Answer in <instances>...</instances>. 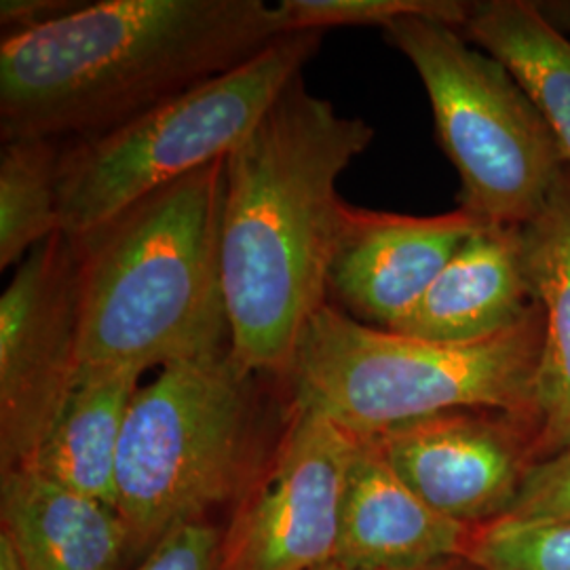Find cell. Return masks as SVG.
Instances as JSON below:
<instances>
[{"label":"cell","mask_w":570,"mask_h":570,"mask_svg":"<svg viewBox=\"0 0 570 570\" xmlns=\"http://www.w3.org/2000/svg\"><path fill=\"white\" fill-rule=\"evenodd\" d=\"M63 142L20 138L0 150V268L20 266L60 233Z\"/></svg>","instance_id":"18"},{"label":"cell","mask_w":570,"mask_h":570,"mask_svg":"<svg viewBox=\"0 0 570 570\" xmlns=\"http://www.w3.org/2000/svg\"><path fill=\"white\" fill-rule=\"evenodd\" d=\"M287 32L346 26L389 28L404 18H428L463 28L471 2L463 0H282Z\"/></svg>","instance_id":"20"},{"label":"cell","mask_w":570,"mask_h":570,"mask_svg":"<svg viewBox=\"0 0 570 570\" xmlns=\"http://www.w3.org/2000/svg\"><path fill=\"white\" fill-rule=\"evenodd\" d=\"M81 0H2L0 2V30L2 39L26 35L61 20L77 9Z\"/></svg>","instance_id":"23"},{"label":"cell","mask_w":570,"mask_h":570,"mask_svg":"<svg viewBox=\"0 0 570 570\" xmlns=\"http://www.w3.org/2000/svg\"><path fill=\"white\" fill-rule=\"evenodd\" d=\"M518 522H570V452L530 469L518 499L503 515Z\"/></svg>","instance_id":"21"},{"label":"cell","mask_w":570,"mask_h":570,"mask_svg":"<svg viewBox=\"0 0 570 570\" xmlns=\"http://www.w3.org/2000/svg\"><path fill=\"white\" fill-rule=\"evenodd\" d=\"M383 35L425 85L438 142L461 178L459 209L484 225H529L569 161L522 82L449 23L404 18Z\"/></svg>","instance_id":"7"},{"label":"cell","mask_w":570,"mask_h":570,"mask_svg":"<svg viewBox=\"0 0 570 570\" xmlns=\"http://www.w3.org/2000/svg\"><path fill=\"white\" fill-rule=\"evenodd\" d=\"M226 159L72 237L79 362L146 372L228 345L220 235Z\"/></svg>","instance_id":"3"},{"label":"cell","mask_w":570,"mask_h":570,"mask_svg":"<svg viewBox=\"0 0 570 570\" xmlns=\"http://www.w3.org/2000/svg\"><path fill=\"white\" fill-rule=\"evenodd\" d=\"M134 570H223V532L207 520L171 530Z\"/></svg>","instance_id":"22"},{"label":"cell","mask_w":570,"mask_h":570,"mask_svg":"<svg viewBox=\"0 0 570 570\" xmlns=\"http://www.w3.org/2000/svg\"><path fill=\"white\" fill-rule=\"evenodd\" d=\"M534 305L522 226L482 223L391 332L471 343L515 326Z\"/></svg>","instance_id":"13"},{"label":"cell","mask_w":570,"mask_h":570,"mask_svg":"<svg viewBox=\"0 0 570 570\" xmlns=\"http://www.w3.org/2000/svg\"><path fill=\"white\" fill-rule=\"evenodd\" d=\"M142 370L81 366L45 438L23 468L115 508L122 429Z\"/></svg>","instance_id":"15"},{"label":"cell","mask_w":570,"mask_h":570,"mask_svg":"<svg viewBox=\"0 0 570 570\" xmlns=\"http://www.w3.org/2000/svg\"><path fill=\"white\" fill-rule=\"evenodd\" d=\"M543 13L550 18L553 26H558L560 30L567 28L570 30V0H562V2H539Z\"/></svg>","instance_id":"24"},{"label":"cell","mask_w":570,"mask_h":570,"mask_svg":"<svg viewBox=\"0 0 570 570\" xmlns=\"http://www.w3.org/2000/svg\"><path fill=\"white\" fill-rule=\"evenodd\" d=\"M546 313L471 343H435L366 326L327 303L305 327L284 383L289 406L355 435L459 407L539 416L537 372Z\"/></svg>","instance_id":"4"},{"label":"cell","mask_w":570,"mask_h":570,"mask_svg":"<svg viewBox=\"0 0 570 570\" xmlns=\"http://www.w3.org/2000/svg\"><path fill=\"white\" fill-rule=\"evenodd\" d=\"M79 367L77 247L60 230L0 298V471L30 463Z\"/></svg>","instance_id":"9"},{"label":"cell","mask_w":570,"mask_h":570,"mask_svg":"<svg viewBox=\"0 0 570 570\" xmlns=\"http://www.w3.org/2000/svg\"><path fill=\"white\" fill-rule=\"evenodd\" d=\"M463 37L508 66L541 108L570 165V41L539 2H471Z\"/></svg>","instance_id":"17"},{"label":"cell","mask_w":570,"mask_h":570,"mask_svg":"<svg viewBox=\"0 0 570 570\" xmlns=\"http://www.w3.org/2000/svg\"><path fill=\"white\" fill-rule=\"evenodd\" d=\"M428 570H475L465 560H456V562H450V564H442V567H435V569Z\"/></svg>","instance_id":"26"},{"label":"cell","mask_w":570,"mask_h":570,"mask_svg":"<svg viewBox=\"0 0 570 570\" xmlns=\"http://www.w3.org/2000/svg\"><path fill=\"white\" fill-rule=\"evenodd\" d=\"M320 570H351V569H346L345 564H341V562H338V560H336V562H332V564H327V567H324V569H320Z\"/></svg>","instance_id":"27"},{"label":"cell","mask_w":570,"mask_h":570,"mask_svg":"<svg viewBox=\"0 0 570 570\" xmlns=\"http://www.w3.org/2000/svg\"><path fill=\"white\" fill-rule=\"evenodd\" d=\"M522 242L530 285L546 313L537 372L541 463L570 452V165L553 184L548 204L522 226Z\"/></svg>","instance_id":"16"},{"label":"cell","mask_w":570,"mask_h":570,"mask_svg":"<svg viewBox=\"0 0 570 570\" xmlns=\"http://www.w3.org/2000/svg\"><path fill=\"white\" fill-rule=\"evenodd\" d=\"M324 32H287L225 75L159 104L121 127L63 142L60 230L108 223L165 184L226 159L320 51Z\"/></svg>","instance_id":"6"},{"label":"cell","mask_w":570,"mask_h":570,"mask_svg":"<svg viewBox=\"0 0 570 570\" xmlns=\"http://www.w3.org/2000/svg\"><path fill=\"white\" fill-rule=\"evenodd\" d=\"M539 431L537 416L459 407L370 438L428 505L478 529L511 510L530 469L539 463Z\"/></svg>","instance_id":"10"},{"label":"cell","mask_w":570,"mask_h":570,"mask_svg":"<svg viewBox=\"0 0 570 570\" xmlns=\"http://www.w3.org/2000/svg\"><path fill=\"white\" fill-rule=\"evenodd\" d=\"M287 35L263 0H100L0 42V140L79 142L134 121Z\"/></svg>","instance_id":"2"},{"label":"cell","mask_w":570,"mask_h":570,"mask_svg":"<svg viewBox=\"0 0 570 570\" xmlns=\"http://www.w3.org/2000/svg\"><path fill=\"white\" fill-rule=\"evenodd\" d=\"M374 129L311 94L303 75L226 157L220 271L239 366L284 381L313 315L346 202L338 178Z\"/></svg>","instance_id":"1"},{"label":"cell","mask_w":570,"mask_h":570,"mask_svg":"<svg viewBox=\"0 0 570 570\" xmlns=\"http://www.w3.org/2000/svg\"><path fill=\"white\" fill-rule=\"evenodd\" d=\"M471 527L428 505L391 469L370 435H357L341 522L338 562L351 570H428L465 560Z\"/></svg>","instance_id":"12"},{"label":"cell","mask_w":570,"mask_h":570,"mask_svg":"<svg viewBox=\"0 0 570 570\" xmlns=\"http://www.w3.org/2000/svg\"><path fill=\"white\" fill-rule=\"evenodd\" d=\"M465 562L475 570H570V522L499 518L473 530Z\"/></svg>","instance_id":"19"},{"label":"cell","mask_w":570,"mask_h":570,"mask_svg":"<svg viewBox=\"0 0 570 570\" xmlns=\"http://www.w3.org/2000/svg\"><path fill=\"white\" fill-rule=\"evenodd\" d=\"M230 346L161 367L138 389L122 429L117 497L129 560L205 520L265 465L256 450V381Z\"/></svg>","instance_id":"5"},{"label":"cell","mask_w":570,"mask_h":570,"mask_svg":"<svg viewBox=\"0 0 570 570\" xmlns=\"http://www.w3.org/2000/svg\"><path fill=\"white\" fill-rule=\"evenodd\" d=\"M357 435L289 406L284 433L223 534V570H320L336 562Z\"/></svg>","instance_id":"8"},{"label":"cell","mask_w":570,"mask_h":570,"mask_svg":"<svg viewBox=\"0 0 570 570\" xmlns=\"http://www.w3.org/2000/svg\"><path fill=\"white\" fill-rule=\"evenodd\" d=\"M0 515L21 570H121L129 560L119 511L35 469L2 471Z\"/></svg>","instance_id":"14"},{"label":"cell","mask_w":570,"mask_h":570,"mask_svg":"<svg viewBox=\"0 0 570 570\" xmlns=\"http://www.w3.org/2000/svg\"><path fill=\"white\" fill-rule=\"evenodd\" d=\"M0 570H21L16 551L11 550L4 537H0Z\"/></svg>","instance_id":"25"},{"label":"cell","mask_w":570,"mask_h":570,"mask_svg":"<svg viewBox=\"0 0 570 570\" xmlns=\"http://www.w3.org/2000/svg\"><path fill=\"white\" fill-rule=\"evenodd\" d=\"M482 225L468 212L406 216L346 204L327 271V303L393 330Z\"/></svg>","instance_id":"11"}]
</instances>
